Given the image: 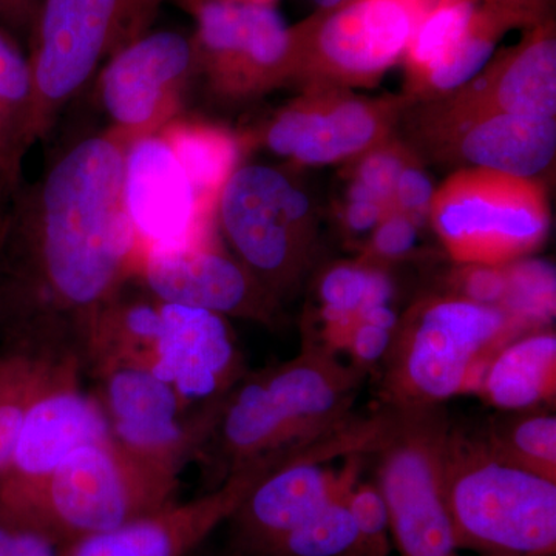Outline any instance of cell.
Listing matches in <instances>:
<instances>
[{
    "label": "cell",
    "instance_id": "4",
    "mask_svg": "<svg viewBox=\"0 0 556 556\" xmlns=\"http://www.w3.org/2000/svg\"><path fill=\"white\" fill-rule=\"evenodd\" d=\"M127 365L152 372L190 407H214L244 375L243 354L225 317L172 305L129 287L102 321L93 368Z\"/></svg>",
    "mask_w": 556,
    "mask_h": 556
},
{
    "label": "cell",
    "instance_id": "39",
    "mask_svg": "<svg viewBox=\"0 0 556 556\" xmlns=\"http://www.w3.org/2000/svg\"><path fill=\"white\" fill-rule=\"evenodd\" d=\"M42 0H0V27L14 39L30 40Z\"/></svg>",
    "mask_w": 556,
    "mask_h": 556
},
{
    "label": "cell",
    "instance_id": "12",
    "mask_svg": "<svg viewBox=\"0 0 556 556\" xmlns=\"http://www.w3.org/2000/svg\"><path fill=\"white\" fill-rule=\"evenodd\" d=\"M417 0H350L292 27L294 76L311 83H369L404 60L417 22Z\"/></svg>",
    "mask_w": 556,
    "mask_h": 556
},
{
    "label": "cell",
    "instance_id": "27",
    "mask_svg": "<svg viewBox=\"0 0 556 556\" xmlns=\"http://www.w3.org/2000/svg\"><path fill=\"white\" fill-rule=\"evenodd\" d=\"M160 135L169 142L201 201L217 211L219 192L239 167V141L229 131L193 121L174 119Z\"/></svg>",
    "mask_w": 556,
    "mask_h": 556
},
{
    "label": "cell",
    "instance_id": "2",
    "mask_svg": "<svg viewBox=\"0 0 556 556\" xmlns=\"http://www.w3.org/2000/svg\"><path fill=\"white\" fill-rule=\"evenodd\" d=\"M365 372L303 338L298 356L249 372L223 397L200 456L219 464L222 482L236 468L308 447L354 419Z\"/></svg>",
    "mask_w": 556,
    "mask_h": 556
},
{
    "label": "cell",
    "instance_id": "40",
    "mask_svg": "<svg viewBox=\"0 0 556 556\" xmlns=\"http://www.w3.org/2000/svg\"><path fill=\"white\" fill-rule=\"evenodd\" d=\"M387 211L378 201L368 199H348L345 211L346 228L353 233H367L386 217Z\"/></svg>",
    "mask_w": 556,
    "mask_h": 556
},
{
    "label": "cell",
    "instance_id": "43",
    "mask_svg": "<svg viewBox=\"0 0 556 556\" xmlns=\"http://www.w3.org/2000/svg\"><path fill=\"white\" fill-rule=\"evenodd\" d=\"M178 5H181L182 9L192 13L197 7L203 5V3L207 2H240V3H258V5H270L276 7L278 0H177Z\"/></svg>",
    "mask_w": 556,
    "mask_h": 556
},
{
    "label": "cell",
    "instance_id": "45",
    "mask_svg": "<svg viewBox=\"0 0 556 556\" xmlns=\"http://www.w3.org/2000/svg\"><path fill=\"white\" fill-rule=\"evenodd\" d=\"M484 556H496V555H484Z\"/></svg>",
    "mask_w": 556,
    "mask_h": 556
},
{
    "label": "cell",
    "instance_id": "23",
    "mask_svg": "<svg viewBox=\"0 0 556 556\" xmlns=\"http://www.w3.org/2000/svg\"><path fill=\"white\" fill-rule=\"evenodd\" d=\"M457 149L477 169L532 179L555 159V118L478 113L460 121Z\"/></svg>",
    "mask_w": 556,
    "mask_h": 556
},
{
    "label": "cell",
    "instance_id": "30",
    "mask_svg": "<svg viewBox=\"0 0 556 556\" xmlns=\"http://www.w3.org/2000/svg\"><path fill=\"white\" fill-rule=\"evenodd\" d=\"M364 457L351 456L350 471L342 489L265 556H364L346 500Z\"/></svg>",
    "mask_w": 556,
    "mask_h": 556
},
{
    "label": "cell",
    "instance_id": "38",
    "mask_svg": "<svg viewBox=\"0 0 556 556\" xmlns=\"http://www.w3.org/2000/svg\"><path fill=\"white\" fill-rule=\"evenodd\" d=\"M61 547L49 538L0 522V556H60Z\"/></svg>",
    "mask_w": 556,
    "mask_h": 556
},
{
    "label": "cell",
    "instance_id": "34",
    "mask_svg": "<svg viewBox=\"0 0 556 556\" xmlns=\"http://www.w3.org/2000/svg\"><path fill=\"white\" fill-rule=\"evenodd\" d=\"M396 331L397 329L386 328L375 321L358 318L348 332L342 351H346L353 367L367 372L376 365L386 362L393 346Z\"/></svg>",
    "mask_w": 556,
    "mask_h": 556
},
{
    "label": "cell",
    "instance_id": "29",
    "mask_svg": "<svg viewBox=\"0 0 556 556\" xmlns=\"http://www.w3.org/2000/svg\"><path fill=\"white\" fill-rule=\"evenodd\" d=\"M504 459L556 481V416L544 408L501 412L481 430Z\"/></svg>",
    "mask_w": 556,
    "mask_h": 556
},
{
    "label": "cell",
    "instance_id": "26",
    "mask_svg": "<svg viewBox=\"0 0 556 556\" xmlns=\"http://www.w3.org/2000/svg\"><path fill=\"white\" fill-rule=\"evenodd\" d=\"M80 372L75 364H58L13 350H0V478L10 466L22 427L33 404L58 380Z\"/></svg>",
    "mask_w": 556,
    "mask_h": 556
},
{
    "label": "cell",
    "instance_id": "44",
    "mask_svg": "<svg viewBox=\"0 0 556 556\" xmlns=\"http://www.w3.org/2000/svg\"><path fill=\"white\" fill-rule=\"evenodd\" d=\"M311 2H313L314 5H317L320 11H327L338 9V7L350 2V0H311Z\"/></svg>",
    "mask_w": 556,
    "mask_h": 556
},
{
    "label": "cell",
    "instance_id": "14",
    "mask_svg": "<svg viewBox=\"0 0 556 556\" xmlns=\"http://www.w3.org/2000/svg\"><path fill=\"white\" fill-rule=\"evenodd\" d=\"M190 14L199 73L223 97H255L294 76V31L276 7L207 2Z\"/></svg>",
    "mask_w": 556,
    "mask_h": 556
},
{
    "label": "cell",
    "instance_id": "11",
    "mask_svg": "<svg viewBox=\"0 0 556 556\" xmlns=\"http://www.w3.org/2000/svg\"><path fill=\"white\" fill-rule=\"evenodd\" d=\"M378 437L375 417L356 416L324 441L281 457L229 518L233 551L241 556L268 554L342 489L351 456L369 455Z\"/></svg>",
    "mask_w": 556,
    "mask_h": 556
},
{
    "label": "cell",
    "instance_id": "17",
    "mask_svg": "<svg viewBox=\"0 0 556 556\" xmlns=\"http://www.w3.org/2000/svg\"><path fill=\"white\" fill-rule=\"evenodd\" d=\"M541 21L529 11L481 0H439L417 22L404 56L413 89L424 94L463 89L484 70L504 31Z\"/></svg>",
    "mask_w": 556,
    "mask_h": 556
},
{
    "label": "cell",
    "instance_id": "10",
    "mask_svg": "<svg viewBox=\"0 0 556 556\" xmlns=\"http://www.w3.org/2000/svg\"><path fill=\"white\" fill-rule=\"evenodd\" d=\"M438 239L460 265L504 266L546 240L548 206L533 179L484 169L453 175L430 208Z\"/></svg>",
    "mask_w": 556,
    "mask_h": 556
},
{
    "label": "cell",
    "instance_id": "41",
    "mask_svg": "<svg viewBox=\"0 0 556 556\" xmlns=\"http://www.w3.org/2000/svg\"><path fill=\"white\" fill-rule=\"evenodd\" d=\"M21 181L22 175H17L5 161L0 159V208H2L5 201L9 200L11 192L16 189Z\"/></svg>",
    "mask_w": 556,
    "mask_h": 556
},
{
    "label": "cell",
    "instance_id": "1",
    "mask_svg": "<svg viewBox=\"0 0 556 556\" xmlns=\"http://www.w3.org/2000/svg\"><path fill=\"white\" fill-rule=\"evenodd\" d=\"M127 146L110 127L87 135L0 208V350L89 369L142 254L124 200Z\"/></svg>",
    "mask_w": 556,
    "mask_h": 556
},
{
    "label": "cell",
    "instance_id": "24",
    "mask_svg": "<svg viewBox=\"0 0 556 556\" xmlns=\"http://www.w3.org/2000/svg\"><path fill=\"white\" fill-rule=\"evenodd\" d=\"M475 393L497 412H525L543 408L554 402V329H532L501 346L485 365Z\"/></svg>",
    "mask_w": 556,
    "mask_h": 556
},
{
    "label": "cell",
    "instance_id": "5",
    "mask_svg": "<svg viewBox=\"0 0 556 556\" xmlns=\"http://www.w3.org/2000/svg\"><path fill=\"white\" fill-rule=\"evenodd\" d=\"M444 485L457 548L555 556L556 481L504 459L481 431L450 426Z\"/></svg>",
    "mask_w": 556,
    "mask_h": 556
},
{
    "label": "cell",
    "instance_id": "33",
    "mask_svg": "<svg viewBox=\"0 0 556 556\" xmlns=\"http://www.w3.org/2000/svg\"><path fill=\"white\" fill-rule=\"evenodd\" d=\"M405 166L407 161L396 149L369 150L358 164L348 199L375 200L387 211V207L393 203L397 178Z\"/></svg>",
    "mask_w": 556,
    "mask_h": 556
},
{
    "label": "cell",
    "instance_id": "28",
    "mask_svg": "<svg viewBox=\"0 0 556 556\" xmlns=\"http://www.w3.org/2000/svg\"><path fill=\"white\" fill-rule=\"evenodd\" d=\"M35 76L20 40L0 27V159L22 175L33 142Z\"/></svg>",
    "mask_w": 556,
    "mask_h": 556
},
{
    "label": "cell",
    "instance_id": "7",
    "mask_svg": "<svg viewBox=\"0 0 556 556\" xmlns=\"http://www.w3.org/2000/svg\"><path fill=\"white\" fill-rule=\"evenodd\" d=\"M164 0H42L30 39L33 142L124 47L152 31Z\"/></svg>",
    "mask_w": 556,
    "mask_h": 556
},
{
    "label": "cell",
    "instance_id": "3",
    "mask_svg": "<svg viewBox=\"0 0 556 556\" xmlns=\"http://www.w3.org/2000/svg\"><path fill=\"white\" fill-rule=\"evenodd\" d=\"M177 486L110 437L73 450L43 477L0 479V522L64 547L170 506Z\"/></svg>",
    "mask_w": 556,
    "mask_h": 556
},
{
    "label": "cell",
    "instance_id": "9",
    "mask_svg": "<svg viewBox=\"0 0 556 556\" xmlns=\"http://www.w3.org/2000/svg\"><path fill=\"white\" fill-rule=\"evenodd\" d=\"M230 251L278 302L299 287L313 257L308 197L276 167H237L215 211Z\"/></svg>",
    "mask_w": 556,
    "mask_h": 556
},
{
    "label": "cell",
    "instance_id": "35",
    "mask_svg": "<svg viewBox=\"0 0 556 556\" xmlns=\"http://www.w3.org/2000/svg\"><path fill=\"white\" fill-rule=\"evenodd\" d=\"M417 243V225L402 212H391L372 232L367 255L368 263L393 262L404 258Z\"/></svg>",
    "mask_w": 556,
    "mask_h": 556
},
{
    "label": "cell",
    "instance_id": "8",
    "mask_svg": "<svg viewBox=\"0 0 556 556\" xmlns=\"http://www.w3.org/2000/svg\"><path fill=\"white\" fill-rule=\"evenodd\" d=\"M390 407V405H388ZM371 456L399 556H457L445 501V442L452 422L439 407H391Z\"/></svg>",
    "mask_w": 556,
    "mask_h": 556
},
{
    "label": "cell",
    "instance_id": "36",
    "mask_svg": "<svg viewBox=\"0 0 556 556\" xmlns=\"http://www.w3.org/2000/svg\"><path fill=\"white\" fill-rule=\"evenodd\" d=\"M455 281V295L479 303V305H503L507 277L504 266L463 265Z\"/></svg>",
    "mask_w": 556,
    "mask_h": 556
},
{
    "label": "cell",
    "instance_id": "22",
    "mask_svg": "<svg viewBox=\"0 0 556 556\" xmlns=\"http://www.w3.org/2000/svg\"><path fill=\"white\" fill-rule=\"evenodd\" d=\"M482 80L479 93L459 100L457 118L484 112L555 118L556 38L554 22L541 21L517 49L504 54Z\"/></svg>",
    "mask_w": 556,
    "mask_h": 556
},
{
    "label": "cell",
    "instance_id": "21",
    "mask_svg": "<svg viewBox=\"0 0 556 556\" xmlns=\"http://www.w3.org/2000/svg\"><path fill=\"white\" fill-rule=\"evenodd\" d=\"M80 376L72 372L58 380L33 404L0 479L43 477L73 450L112 437L101 402L97 394L83 390Z\"/></svg>",
    "mask_w": 556,
    "mask_h": 556
},
{
    "label": "cell",
    "instance_id": "6",
    "mask_svg": "<svg viewBox=\"0 0 556 556\" xmlns=\"http://www.w3.org/2000/svg\"><path fill=\"white\" fill-rule=\"evenodd\" d=\"M532 331L500 306L459 295L427 299L399 321L380 393L390 407H439L475 393L493 354Z\"/></svg>",
    "mask_w": 556,
    "mask_h": 556
},
{
    "label": "cell",
    "instance_id": "15",
    "mask_svg": "<svg viewBox=\"0 0 556 556\" xmlns=\"http://www.w3.org/2000/svg\"><path fill=\"white\" fill-rule=\"evenodd\" d=\"M199 75L192 36L149 31L104 62L98 100L110 129L127 142L160 134L177 119L182 98Z\"/></svg>",
    "mask_w": 556,
    "mask_h": 556
},
{
    "label": "cell",
    "instance_id": "16",
    "mask_svg": "<svg viewBox=\"0 0 556 556\" xmlns=\"http://www.w3.org/2000/svg\"><path fill=\"white\" fill-rule=\"evenodd\" d=\"M139 285L152 298L277 327L280 302L233 254L214 239L185 247L142 248Z\"/></svg>",
    "mask_w": 556,
    "mask_h": 556
},
{
    "label": "cell",
    "instance_id": "31",
    "mask_svg": "<svg viewBox=\"0 0 556 556\" xmlns=\"http://www.w3.org/2000/svg\"><path fill=\"white\" fill-rule=\"evenodd\" d=\"M507 289L501 308L529 329L551 327L555 316V269L544 260L521 258L504 265Z\"/></svg>",
    "mask_w": 556,
    "mask_h": 556
},
{
    "label": "cell",
    "instance_id": "42",
    "mask_svg": "<svg viewBox=\"0 0 556 556\" xmlns=\"http://www.w3.org/2000/svg\"><path fill=\"white\" fill-rule=\"evenodd\" d=\"M481 2L525 10L529 11V13L536 14V16L544 17V9H546L547 0H481Z\"/></svg>",
    "mask_w": 556,
    "mask_h": 556
},
{
    "label": "cell",
    "instance_id": "32",
    "mask_svg": "<svg viewBox=\"0 0 556 556\" xmlns=\"http://www.w3.org/2000/svg\"><path fill=\"white\" fill-rule=\"evenodd\" d=\"M348 507L356 525L362 555L388 556L390 554V515L386 501L375 482H358L348 490Z\"/></svg>",
    "mask_w": 556,
    "mask_h": 556
},
{
    "label": "cell",
    "instance_id": "13",
    "mask_svg": "<svg viewBox=\"0 0 556 556\" xmlns=\"http://www.w3.org/2000/svg\"><path fill=\"white\" fill-rule=\"evenodd\" d=\"M91 375L110 434L121 447L177 478L192 457L200 456L222 402L203 409L190 407L169 383L127 365H105Z\"/></svg>",
    "mask_w": 556,
    "mask_h": 556
},
{
    "label": "cell",
    "instance_id": "19",
    "mask_svg": "<svg viewBox=\"0 0 556 556\" xmlns=\"http://www.w3.org/2000/svg\"><path fill=\"white\" fill-rule=\"evenodd\" d=\"M124 200L142 248L185 247L214 239L215 208L201 201L160 134L127 146Z\"/></svg>",
    "mask_w": 556,
    "mask_h": 556
},
{
    "label": "cell",
    "instance_id": "37",
    "mask_svg": "<svg viewBox=\"0 0 556 556\" xmlns=\"http://www.w3.org/2000/svg\"><path fill=\"white\" fill-rule=\"evenodd\" d=\"M433 199L434 188L430 177L419 167L407 164L399 175L394 190V200L402 208V214L407 215L417 225L427 217Z\"/></svg>",
    "mask_w": 556,
    "mask_h": 556
},
{
    "label": "cell",
    "instance_id": "25",
    "mask_svg": "<svg viewBox=\"0 0 556 556\" xmlns=\"http://www.w3.org/2000/svg\"><path fill=\"white\" fill-rule=\"evenodd\" d=\"M393 295V281L378 265L361 262L332 266L318 283L320 334L305 338L339 353L361 314L371 306L390 305Z\"/></svg>",
    "mask_w": 556,
    "mask_h": 556
},
{
    "label": "cell",
    "instance_id": "20",
    "mask_svg": "<svg viewBox=\"0 0 556 556\" xmlns=\"http://www.w3.org/2000/svg\"><path fill=\"white\" fill-rule=\"evenodd\" d=\"M388 129V110L342 93H314L270 121V152L302 164L325 166L378 148Z\"/></svg>",
    "mask_w": 556,
    "mask_h": 556
},
{
    "label": "cell",
    "instance_id": "18",
    "mask_svg": "<svg viewBox=\"0 0 556 556\" xmlns=\"http://www.w3.org/2000/svg\"><path fill=\"white\" fill-rule=\"evenodd\" d=\"M281 456L251 460L236 468L211 493L83 538L61 547L60 556H190L217 527L229 521L252 486Z\"/></svg>",
    "mask_w": 556,
    "mask_h": 556
}]
</instances>
